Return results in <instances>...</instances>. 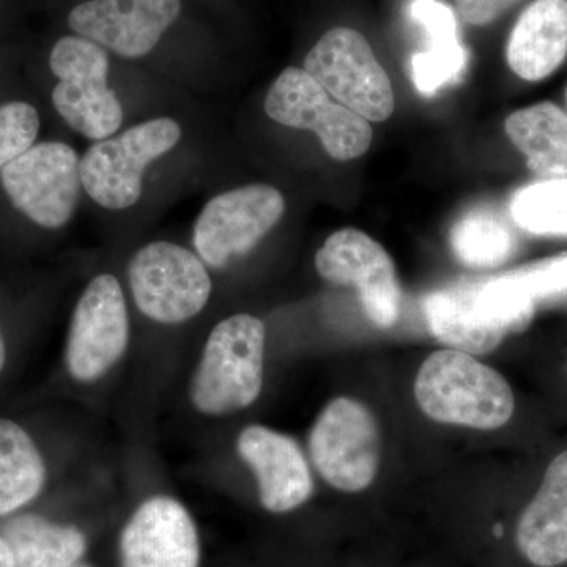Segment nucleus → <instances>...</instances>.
Masks as SVG:
<instances>
[{"label":"nucleus","instance_id":"f257e3e1","mask_svg":"<svg viewBox=\"0 0 567 567\" xmlns=\"http://www.w3.org/2000/svg\"><path fill=\"white\" fill-rule=\"evenodd\" d=\"M424 312L440 342L458 352L484 354L507 334L527 330L535 298L509 275L436 290L425 298Z\"/></svg>","mask_w":567,"mask_h":567},{"label":"nucleus","instance_id":"dca6fc26","mask_svg":"<svg viewBox=\"0 0 567 567\" xmlns=\"http://www.w3.org/2000/svg\"><path fill=\"white\" fill-rule=\"evenodd\" d=\"M237 451L252 470L260 505L268 513H292L315 494L311 468L292 436L267 425H248L238 435Z\"/></svg>","mask_w":567,"mask_h":567},{"label":"nucleus","instance_id":"aec40b11","mask_svg":"<svg viewBox=\"0 0 567 567\" xmlns=\"http://www.w3.org/2000/svg\"><path fill=\"white\" fill-rule=\"evenodd\" d=\"M506 133L527 156L533 173L547 178L567 177V114L554 103H539L511 114Z\"/></svg>","mask_w":567,"mask_h":567},{"label":"nucleus","instance_id":"c756f323","mask_svg":"<svg viewBox=\"0 0 567 567\" xmlns=\"http://www.w3.org/2000/svg\"><path fill=\"white\" fill-rule=\"evenodd\" d=\"M69 567H95V566L91 565V563H87L84 559V561L76 563V565L69 566Z\"/></svg>","mask_w":567,"mask_h":567},{"label":"nucleus","instance_id":"6ab92c4d","mask_svg":"<svg viewBox=\"0 0 567 567\" xmlns=\"http://www.w3.org/2000/svg\"><path fill=\"white\" fill-rule=\"evenodd\" d=\"M17 567H69L84 561L89 539L80 527L40 514H13L0 524Z\"/></svg>","mask_w":567,"mask_h":567},{"label":"nucleus","instance_id":"0eeeda50","mask_svg":"<svg viewBox=\"0 0 567 567\" xmlns=\"http://www.w3.org/2000/svg\"><path fill=\"white\" fill-rule=\"evenodd\" d=\"M264 107L279 125L316 133L324 152L338 162L360 158L371 147L374 134L369 121L334 103L303 69L284 70L265 96Z\"/></svg>","mask_w":567,"mask_h":567},{"label":"nucleus","instance_id":"6e6552de","mask_svg":"<svg viewBox=\"0 0 567 567\" xmlns=\"http://www.w3.org/2000/svg\"><path fill=\"white\" fill-rule=\"evenodd\" d=\"M0 182L17 210L50 230L71 221L84 189L80 155L59 141L33 144L0 171Z\"/></svg>","mask_w":567,"mask_h":567},{"label":"nucleus","instance_id":"f8f14e48","mask_svg":"<svg viewBox=\"0 0 567 567\" xmlns=\"http://www.w3.org/2000/svg\"><path fill=\"white\" fill-rule=\"evenodd\" d=\"M130 342L125 295L115 276H95L81 293L71 317L65 363L80 383L102 379L122 360Z\"/></svg>","mask_w":567,"mask_h":567},{"label":"nucleus","instance_id":"9d476101","mask_svg":"<svg viewBox=\"0 0 567 567\" xmlns=\"http://www.w3.org/2000/svg\"><path fill=\"white\" fill-rule=\"evenodd\" d=\"M286 199L265 183L240 186L208 200L193 227V245L207 267H227L256 248L281 221Z\"/></svg>","mask_w":567,"mask_h":567},{"label":"nucleus","instance_id":"423d86ee","mask_svg":"<svg viewBox=\"0 0 567 567\" xmlns=\"http://www.w3.org/2000/svg\"><path fill=\"white\" fill-rule=\"evenodd\" d=\"M128 284L142 315L163 324H181L199 316L213 292L204 260L185 246L164 240L133 254Z\"/></svg>","mask_w":567,"mask_h":567},{"label":"nucleus","instance_id":"c85d7f7f","mask_svg":"<svg viewBox=\"0 0 567 567\" xmlns=\"http://www.w3.org/2000/svg\"><path fill=\"white\" fill-rule=\"evenodd\" d=\"M6 361H7L6 339H3L2 328H0V372H2L3 368H6Z\"/></svg>","mask_w":567,"mask_h":567},{"label":"nucleus","instance_id":"393cba45","mask_svg":"<svg viewBox=\"0 0 567 567\" xmlns=\"http://www.w3.org/2000/svg\"><path fill=\"white\" fill-rule=\"evenodd\" d=\"M39 111L25 102L0 104V171L35 144Z\"/></svg>","mask_w":567,"mask_h":567},{"label":"nucleus","instance_id":"7ed1b4c3","mask_svg":"<svg viewBox=\"0 0 567 567\" xmlns=\"http://www.w3.org/2000/svg\"><path fill=\"white\" fill-rule=\"evenodd\" d=\"M265 344L267 330L257 317L234 315L216 324L189 383L194 409L226 416L251 406L262 393Z\"/></svg>","mask_w":567,"mask_h":567},{"label":"nucleus","instance_id":"f3484780","mask_svg":"<svg viewBox=\"0 0 567 567\" xmlns=\"http://www.w3.org/2000/svg\"><path fill=\"white\" fill-rule=\"evenodd\" d=\"M516 544L536 567L567 561V451L548 465L539 491L518 518Z\"/></svg>","mask_w":567,"mask_h":567},{"label":"nucleus","instance_id":"4468645a","mask_svg":"<svg viewBox=\"0 0 567 567\" xmlns=\"http://www.w3.org/2000/svg\"><path fill=\"white\" fill-rule=\"evenodd\" d=\"M121 567H200L203 540L188 507L169 495L144 499L118 536Z\"/></svg>","mask_w":567,"mask_h":567},{"label":"nucleus","instance_id":"7c9ffc66","mask_svg":"<svg viewBox=\"0 0 567 567\" xmlns=\"http://www.w3.org/2000/svg\"><path fill=\"white\" fill-rule=\"evenodd\" d=\"M566 103H567V89H566Z\"/></svg>","mask_w":567,"mask_h":567},{"label":"nucleus","instance_id":"a211bd4d","mask_svg":"<svg viewBox=\"0 0 567 567\" xmlns=\"http://www.w3.org/2000/svg\"><path fill=\"white\" fill-rule=\"evenodd\" d=\"M506 55L522 80L550 76L567 55V0H535L525 9L511 32Z\"/></svg>","mask_w":567,"mask_h":567},{"label":"nucleus","instance_id":"20e7f679","mask_svg":"<svg viewBox=\"0 0 567 567\" xmlns=\"http://www.w3.org/2000/svg\"><path fill=\"white\" fill-rule=\"evenodd\" d=\"M182 134L181 123L174 118L156 117L96 141L81 158L82 188L106 210L133 207L144 192L148 167L173 152Z\"/></svg>","mask_w":567,"mask_h":567},{"label":"nucleus","instance_id":"2eb2a0df","mask_svg":"<svg viewBox=\"0 0 567 567\" xmlns=\"http://www.w3.org/2000/svg\"><path fill=\"white\" fill-rule=\"evenodd\" d=\"M181 0H87L69 14L71 31L125 59L151 54L181 17Z\"/></svg>","mask_w":567,"mask_h":567},{"label":"nucleus","instance_id":"39448f33","mask_svg":"<svg viewBox=\"0 0 567 567\" xmlns=\"http://www.w3.org/2000/svg\"><path fill=\"white\" fill-rule=\"evenodd\" d=\"M50 66L58 80L52 104L63 122L85 140L117 134L123 106L110 85L107 51L82 37H62L52 48Z\"/></svg>","mask_w":567,"mask_h":567},{"label":"nucleus","instance_id":"412c9836","mask_svg":"<svg viewBox=\"0 0 567 567\" xmlns=\"http://www.w3.org/2000/svg\"><path fill=\"white\" fill-rule=\"evenodd\" d=\"M47 464L24 427L0 417V517L13 516L39 498L47 484Z\"/></svg>","mask_w":567,"mask_h":567},{"label":"nucleus","instance_id":"bb28decb","mask_svg":"<svg viewBox=\"0 0 567 567\" xmlns=\"http://www.w3.org/2000/svg\"><path fill=\"white\" fill-rule=\"evenodd\" d=\"M458 13L473 25H487L498 20L518 0H454Z\"/></svg>","mask_w":567,"mask_h":567},{"label":"nucleus","instance_id":"f03ea898","mask_svg":"<svg viewBox=\"0 0 567 567\" xmlns=\"http://www.w3.org/2000/svg\"><path fill=\"white\" fill-rule=\"evenodd\" d=\"M415 395L431 420L481 431L503 427L516 406L505 377L454 349L439 350L424 361Z\"/></svg>","mask_w":567,"mask_h":567},{"label":"nucleus","instance_id":"5701e85b","mask_svg":"<svg viewBox=\"0 0 567 567\" xmlns=\"http://www.w3.org/2000/svg\"><path fill=\"white\" fill-rule=\"evenodd\" d=\"M451 248L462 264L473 268L498 267L517 248L516 235L491 208H476L451 229Z\"/></svg>","mask_w":567,"mask_h":567},{"label":"nucleus","instance_id":"ddd939ff","mask_svg":"<svg viewBox=\"0 0 567 567\" xmlns=\"http://www.w3.org/2000/svg\"><path fill=\"white\" fill-rule=\"evenodd\" d=\"M316 268L324 281L357 287L365 316L379 327L398 320L401 286L393 259L369 235L350 227L331 234L316 254Z\"/></svg>","mask_w":567,"mask_h":567},{"label":"nucleus","instance_id":"9b49d317","mask_svg":"<svg viewBox=\"0 0 567 567\" xmlns=\"http://www.w3.org/2000/svg\"><path fill=\"white\" fill-rule=\"evenodd\" d=\"M309 454L331 487L360 492L371 486L380 464L379 425L371 410L350 398L333 399L312 425Z\"/></svg>","mask_w":567,"mask_h":567},{"label":"nucleus","instance_id":"4be33fe9","mask_svg":"<svg viewBox=\"0 0 567 567\" xmlns=\"http://www.w3.org/2000/svg\"><path fill=\"white\" fill-rule=\"evenodd\" d=\"M413 14L431 37V48L413 58V82L424 95H434L464 71L465 50L458 43L456 20L447 7L435 0H417Z\"/></svg>","mask_w":567,"mask_h":567},{"label":"nucleus","instance_id":"b1692460","mask_svg":"<svg viewBox=\"0 0 567 567\" xmlns=\"http://www.w3.org/2000/svg\"><path fill=\"white\" fill-rule=\"evenodd\" d=\"M511 216L525 233L567 235V177L522 188L511 200Z\"/></svg>","mask_w":567,"mask_h":567},{"label":"nucleus","instance_id":"a878e982","mask_svg":"<svg viewBox=\"0 0 567 567\" xmlns=\"http://www.w3.org/2000/svg\"><path fill=\"white\" fill-rule=\"evenodd\" d=\"M533 298L567 290V256L511 275Z\"/></svg>","mask_w":567,"mask_h":567},{"label":"nucleus","instance_id":"1a4fd4ad","mask_svg":"<svg viewBox=\"0 0 567 567\" xmlns=\"http://www.w3.org/2000/svg\"><path fill=\"white\" fill-rule=\"evenodd\" d=\"M303 70L365 121L385 122L393 115V85L363 33L331 29L308 52Z\"/></svg>","mask_w":567,"mask_h":567},{"label":"nucleus","instance_id":"cd10ccee","mask_svg":"<svg viewBox=\"0 0 567 567\" xmlns=\"http://www.w3.org/2000/svg\"><path fill=\"white\" fill-rule=\"evenodd\" d=\"M0 567H17L9 544L2 536H0Z\"/></svg>","mask_w":567,"mask_h":567}]
</instances>
